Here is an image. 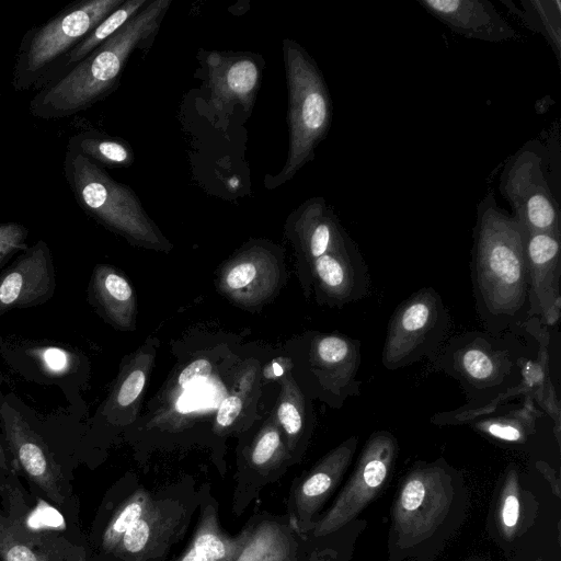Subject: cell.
<instances>
[{"mask_svg":"<svg viewBox=\"0 0 561 561\" xmlns=\"http://www.w3.org/2000/svg\"><path fill=\"white\" fill-rule=\"evenodd\" d=\"M469 505L460 470L443 457L415 461L393 496L387 561H435L465 524Z\"/></svg>","mask_w":561,"mask_h":561,"instance_id":"obj_1","label":"cell"},{"mask_svg":"<svg viewBox=\"0 0 561 561\" xmlns=\"http://www.w3.org/2000/svg\"><path fill=\"white\" fill-rule=\"evenodd\" d=\"M472 237L474 307L488 332L501 335L529 319L524 227L489 191L477 206Z\"/></svg>","mask_w":561,"mask_h":561,"instance_id":"obj_2","label":"cell"},{"mask_svg":"<svg viewBox=\"0 0 561 561\" xmlns=\"http://www.w3.org/2000/svg\"><path fill=\"white\" fill-rule=\"evenodd\" d=\"M170 4V0L149 1L84 59L38 90L30 101V113L42 119L65 118L104 100L118 87L134 50L156 37Z\"/></svg>","mask_w":561,"mask_h":561,"instance_id":"obj_3","label":"cell"},{"mask_svg":"<svg viewBox=\"0 0 561 561\" xmlns=\"http://www.w3.org/2000/svg\"><path fill=\"white\" fill-rule=\"evenodd\" d=\"M75 409L42 415L21 398L4 394L0 428L16 474L51 504L71 513L72 494L55 450V442L75 426Z\"/></svg>","mask_w":561,"mask_h":561,"instance_id":"obj_4","label":"cell"},{"mask_svg":"<svg viewBox=\"0 0 561 561\" xmlns=\"http://www.w3.org/2000/svg\"><path fill=\"white\" fill-rule=\"evenodd\" d=\"M501 335L479 331L453 336L431 358L434 366L455 378L467 403L459 409H493L504 404V394L522 381L526 355Z\"/></svg>","mask_w":561,"mask_h":561,"instance_id":"obj_5","label":"cell"},{"mask_svg":"<svg viewBox=\"0 0 561 561\" xmlns=\"http://www.w3.org/2000/svg\"><path fill=\"white\" fill-rule=\"evenodd\" d=\"M283 56L288 91L289 146L280 172L265 179L268 188L286 183L313 159L332 119L331 96L313 58L290 38L283 41Z\"/></svg>","mask_w":561,"mask_h":561,"instance_id":"obj_6","label":"cell"},{"mask_svg":"<svg viewBox=\"0 0 561 561\" xmlns=\"http://www.w3.org/2000/svg\"><path fill=\"white\" fill-rule=\"evenodd\" d=\"M62 170L77 204L96 222L134 244L157 250L170 248L129 186L69 150H66Z\"/></svg>","mask_w":561,"mask_h":561,"instance_id":"obj_7","label":"cell"},{"mask_svg":"<svg viewBox=\"0 0 561 561\" xmlns=\"http://www.w3.org/2000/svg\"><path fill=\"white\" fill-rule=\"evenodd\" d=\"M125 0H80L64 7L23 35L12 69L14 91L41 90L69 53Z\"/></svg>","mask_w":561,"mask_h":561,"instance_id":"obj_8","label":"cell"},{"mask_svg":"<svg viewBox=\"0 0 561 561\" xmlns=\"http://www.w3.org/2000/svg\"><path fill=\"white\" fill-rule=\"evenodd\" d=\"M0 499L9 527L25 542L55 561H88L79 527L65 517L71 513L30 494L15 472L0 469Z\"/></svg>","mask_w":561,"mask_h":561,"instance_id":"obj_9","label":"cell"},{"mask_svg":"<svg viewBox=\"0 0 561 561\" xmlns=\"http://www.w3.org/2000/svg\"><path fill=\"white\" fill-rule=\"evenodd\" d=\"M398 454L399 444L391 432H373L332 505L302 536L305 545L319 541L355 522L388 485Z\"/></svg>","mask_w":561,"mask_h":561,"instance_id":"obj_10","label":"cell"},{"mask_svg":"<svg viewBox=\"0 0 561 561\" xmlns=\"http://www.w3.org/2000/svg\"><path fill=\"white\" fill-rule=\"evenodd\" d=\"M198 489L184 481L156 491L146 513L125 533L107 561H165L198 508Z\"/></svg>","mask_w":561,"mask_h":561,"instance_id":"obj_11","label":"cell"},{"mask_svg":"<svg viewBox=\"0 0 561 561\" xmlns=\"http://www.w3.org/2000/svg\"><path fill=\"white\" fill-rule=\"evenodd\" d=\"M451 319L440 295L423 287L401 301L392 312L381 353L389 370L432 358L448 337Z\"/></svg>","mask_w":561,"mask_h":561,"instance_id":"obj_12","label":"cell"},{"mask_svg":"<svg viewBox=\"0 0 561 561\" xmlns=\"http://www.w3.org/2000/svg\"><path fill=\"white\" fill-rule=\"evenodd\" d=\"M500 191L514 217L528 230L561 234V214L537 150L522 148L501 174Z\"/></svg>","mask_w":561,"mask_h":561,"instance_id":"obj_13","label":"cell"},{"mask_svg":"<svg viewBox=\"0 0 561 561\" xmlns=\"http://www.w3.org/2000/svg\"><path fill=\"white\" fill-rule=\"evenodd\" d=\"M360 348L359 340L345 334H314L310 339L308 368L316 390L333 408L360 394Z\"/></svg>","mask_w":561,"mask_h":561,"instance_id":"obj_14","label":"cell"},{"mask_svg":"<svg viewBox=\"0 0 561 561\" xmlns=\"http://www.w3.org/2000/svg\"><path fill=\"white\" fill-rule=\"evenodd\" d=\"M357 446L358 437H348L293 481L286 515L301 536L314 525L324 504L340 485Z\"/></svg>","mask_w":561,"mask_h":561,"instance_id":"obj_15","label":"cell"},{"mask_svg":"<svg viewBox=\"0 0 561 561\" xmlns=\"http://www.w3.org/2000/svg\"><path fill=\"white\" fill-rule=\"evenodd\" d=\"M524 227V226H523ZM528 271V316L553 327L561 314V234L524 227Z\"/></svg>","mask_w":561,"mask_h":561,"instance_id":"obj_16","label":"cell"},{"mask_svg":"<svg viewBox=\"0 0 561 561\" xmlns=\"http://www.w3.org/2000/svg\"><path fill=\"white\" fill-rule=\"evenodd\" d=\"M0 353L24 378L60 387L75 409V393L83 381V364L78 353L54 344L5 341L0 343Z\"/></svg>","mask_w":561,"mask_h":561,"instance_id":"obj_17","label":"cell"},{"mask_svg":"<svg viewBox=\"0 0 561 561\" xmlns=\"http://www.w3.org/2000/svg\"><path fill=\"white\" fill-rule=\"evenodd\" d=\"M282 434L275 425L260 431L239 457L231 511L241 516L265 486L278 480L293 465Z\"/></svg>","mask_w":561,"mask_h":561,"instance_id":"obj_18","label":"cell"},{"mask_svg":"<svg viewBox=\"0 0 561 561\" xmlns=\"http://www.w3.org/2000/svg\"><path fill=\"white\" fill-rule=\"evenodd\" d=\"M156 491L125 478L106 493L90 533L92 561H107L125 533L149 508Z\"/></svg>","mask_w":561,"mask_h":561,"instance_id":"obj_19","label":"cell"},{"mask_svg":"<svg viewBox=\"0 0 561 561\" xmlns=\"http://www.w3.org/2000/svg\"><path fill=\"white\" fill-rule=\"evenodd\" d=\"M319 300L343 307L369 295L368 267L352 238L324 253L308 266Z\"/></svg>","mask_w":561,"mask_h":561,"instance_id":"obj_20","label":"cell"},{"mask_svg":"<svg viewBox=\"0 0 561 561\" xmlns=\"http://www.w3.org/2000/svg\"><path fill=\"white\" fill-rule=\"evenodd\" d=\"M55 288L51 251L44 240H38L0 274V316L44 304L54 296Z\"/></svg>","mask_w":561,"mask_h":561,"instance_id":"obj_21","label":"cell"},{"mask_svg":"<svg viewBox=\"0 0 561 561\" xmlns=\"http://www.w3.org/2000/svg\"><path fill=\"white\" fill-rule=\"evenodd\" d=\"M542 413L531 398L526 397L520 405L505 403L493 409H456L435 414L431 422L437 425H468L495 440L525 444L536 432V421Z\"/></svg>","mask_w":561,"mask_h":561,"instance_id":"obj_22","label":"cell"},{"mask_svg":"<svg viewBox=\"0 0 561 561\" xmlns=\"http://www.w3.org/2000/svg\"><path fill=\"white\" fill-rule=\"evenodd\" d=\"M430 14L468 38L500 43L518 33L488 0H417Z\"/></svg>","mask_w":561,"mask_h":561,"instance_id":"obj_23","label":"cell"},{"mask_svg":"<svg viewBox=\"0 0 561 561\" xmlns=\"http://www.w3.org/2000/svg\"><path fill=\"white\" fill-rule=\"evenodd\" d=\"M286 231L307 266L351 238L322 197L309 198L294 209Z\"/></svg>","mask_w":561,"mask_h":561,"instance_id":"obj_24","label":"cell"},{"mask_svg":"<svg viewBox=\"0 0 561 561\" xmlns=\"http://www.w3.org/2000/svg\"><path fill=\"white\" fill-rule=\"evenodd\" d=\"M538 510L537 497L524 488L517 466L508 465L494 492L490 534L500 543H514L534 525Z\"/></svg>","mask_w":561,"mask_h":561,"instance_id":"obj_25","label":"cell"},{"mask_svg":"<svg viewBox=\"0 0 561 561\" xmlns=\"http://www.w3.org/2000/svg\"><path fill=\"white\" fill-rule=\"evenodd\" d=\"M244 526L248 537L236 561H310L287 515L256 512Z\"/></svg>","mask_w":561,"mask_h":561,"instance_id":"obj_26","label":"cell"},{"mask_svg":"<svg viewBox=\"0 0 561 561\" xmlns=\"http://www.w3.org/2000/svg\"><path fill=\"white\" fill-rule=\"evenodd\" d=\"M197 522L185 550L172 561H236L247 537L245 526L237 535L227 533L220 524L218 502L209 484L198 488Z\"/></svg>","mask_w":561,"mask_h":561,"instance_id":"obj_27","label":"cell"},{"mask_svg":"<svg viewBox=\"0 0 561 561\" xmlns=\"http://www.w3.org/2000/svg\"><path fill=\"white\" fill-rule=\"evenodd\" d=\"M208 88L217 108L240 104L245 111L253 105L261 81V68L250 54L211 51L206 57Z\"/></svg>","mask_w":561,"mask_h":561,"instance_id":"obj_28","label":"cell"},{"mask_svg":"<svg viewBox=\"0 0 561 561\" xmlns=\"http://www.w3.org/2000/svg\"><path fill=\"white\" fill-rule=\"evenodd\" d=\"M89 294L92 304L114 325L121 329L130 327L135 312L134 291L113 266H95Z\"/></svg>","mask_w":561,"mask_h":561,"instance_id":"obj_29","label":"cell"},{"mask_svg":"<svg viewBox=\"0 0 561 561\" xmlns=\"http://www.w3.org/2000/svg\"><path fill=\"white\" fill-rule=\"evenodd\" d=\"M274 256L263 245H252L240 253L227 267L224 276L225 291L240 297L253 293L267 279V272L275 271Z\"/></svg>","mask_w":561,"mask_h":561,"instance_id":"obj_30","label":"cell"},{"mask_svg":"<svg viewBox=\"0 0 561 561\" xmlns=\"http://www.w3.org/2000/svg\"><path fill=\"white\" fill-rule=\"evenodd\" d=\"M67 150L79 153L101 168H127L134 162V152L123 139L93 130L71 136Z\"/></svg>","mask_w":561,"mask_h":561,"instance_id":"obj_31","label":"cell"},{"mask_svg":"<svg viewBox=\"0 0 561 561\" xmlns=\"http://www.w3.org/2000/svg\"><path fill=\"white\" fill-rule=\"evenodd\" d=\"M148 3V0L124 1L119 8L108 14L89 34H87L82 41L79 42V44L66 57L51 80L65 73L84 59L102 43L115 34L135 14L141 11Z\"/></svg>","mask_w":561,"mask_h":561,"instance_id":"obj_32","label":"cell"},{"mask_svg":"<svg viewBox=\"0 0 561 561\" xmlns=\"http://www.w3.org/2000/svg\"><path fill=\"white\" fill-rule=\"evenodd\" d=\"M305 416L304 397L297 387L289 382V391L286 387L282 393L277 408V417L286 433L285 443L294 463L300 460L307 444Z\"/></svg>","mask_w":561,"mask_h":561,"instance_id":"obj_33","label":"cell"},{"mask_svg":"<svg viewBox=\"0 0 561 561\" xmlns=\"http://www.w3.org/2000/svg\"><path fill=\"white\" fill-rule=\"evenodd\" d=\"M516 11L526 26L540 33L550 45L558 62L561 61V2L559 0H522Z\"/></svg>","mask_w":561,"mask_h":561,"instance_id":"obj_34","label":"cell"},{"mask_svg":"<svg viewBox=\"0 0 561 561\" xmlns=\"http://www.w3.org/2000/svg\"><path fill=\"white\" fill-rule=\"evenodd\" d=\"M0 561H55L20 538L8 525L0 508Z\"/></svg>","mask_w":561,"mask_h":561,"instance_id":"obj_35","label":"cell"},{"mask_svg":"<svg viewBox=\"0 0 561 561\" xmlns=\"http://www.w3.org/2000/svg\"><path fill=\"white\" fill-rule=\"evenodd\" d=\"M28 228L15 221L0 224V266L27 245Z\"/></svg>","mask_w":561,"mask_h":561,"instance_id":"obj_36","label":"cell"},{"mask_svg":"<svg viewBox=\"0 0 561 561\" xmlns=\"http://www.w3.org/2000/svg\"><path fill=\"white\" fill-rule=\"evenodd\" d=\"M146 383V374L140 368H133L118 385L112 403L115 407L126 408L133 404L140 396Z\"/></svg>","mask_w":561,"mask_h":561,"instance_id":"obj_37","label":"cell"},{"mask_svg":"<svg viewBox=\"0 0 561 561\" xmlns=\"http://www.w3.org/2000/svg\"><path fill=\"white\" fill-rule=\"evenodd\" d=\"M210 373L211 364L207 359H196L181 371L178 381L182 388H186L201 379L207 378Z\"/></svg>","mask_w":561,"mask_h":561,"instance_id":"obj_38","label":"cell"},{"mask_svg":"<svg viewBox=\"0 0 561 561\" xmlns=\"http://www.w3.org/2000/svg\"><path fill=\"white\" fill-rule=\"evenodd\" d=\"M242 409V400L238 396L227 397L220 404L216 421L221 427L230 426Z\"/></svg>","mask_w":561,"mask_h":561,"instance_id":"obj_39","label":"cell"},{"mask_svg":"<svg viewBox=\"0 0 561 561\" xmlns=\"http://www.w3.org/2000/svg\"><path fill=\"white\" fill-rule=\"evenodd\" d=\"M537 470L542 474L545 480L550 485L553 495L561 499V483L559 473L546 461L539 460L536 462Z\"/></svg>","mask_w":561,"mask_h":561,"instance_id":"obj_40","label":"cell"},{"mask_svg":"<svg viewBox=\"0 0 561 561\" xmlns=\"http://www.w3.org/2000/svg\"><path fill=\"white\" fill-rule=\"evenodd\" d=\"M2 383H3V377H2V373L0 370V410L2 407L3 399H4V393L2 392V387H1ZM0 469L5 470V471L15 472L12 460H11L10 456L8 455V453L4 448L3 442H2L1 428H0Z\"/></svg>","mask_w":561,"mask_h":561,"instance_id":"obj_41","label":"cell"},{"mask_svg":"<svg viewBox=\"0 0 561 561\" xmlns=\"http://www.w3.org/2000/svg\"><path fill=\"white\" fill-rule=\"evenodd\" d=\"M462 561H489L480 556H471V557H468L467 559L462 560Z\"/></svg>","mask_w":561,"mask_h":561,"instance_id":"obj_42","label":"cell"},{"mask_svg":"<svg viewBox=\"0 0 561 561\" xmlns=\"http://www.w3.org/2000/svg\"><path fill=\"white\" fill-rule=\"evenodd\" d=\"M533 561H543V560L541 558H537V559H535Z\"/></svg>","mask_w":561,"mask_h":561,"instance_id":"obj_43","label":"cell"}]
</instances>
